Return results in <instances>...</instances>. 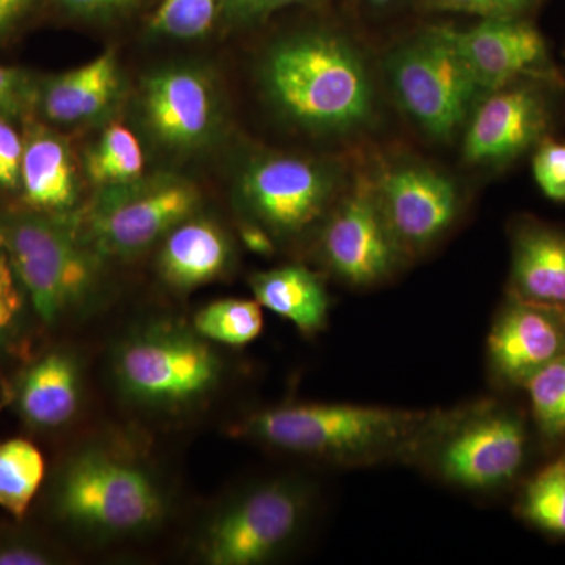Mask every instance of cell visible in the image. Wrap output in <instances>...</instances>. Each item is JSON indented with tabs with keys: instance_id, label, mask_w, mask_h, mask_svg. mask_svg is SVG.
Returning a JSON list of instances; mask_svg holds the SVG:
<instances>
[{
	"instance_id": "cell-1",
	"label": "cell",
	"mask_w": 565,
	"mask_h": 565,
	"mask_svg": "<svg viewBox=\"0 0 565 565\" xmlns=\"http://www.w3.org/2000/svg\"><path fill=\"white\" fill-rule=\"evenodd\" d=\"M256 77L267 106L311 136H348L373 117L370 70L341 33L305 29L280 36L264 51Z\"/></svg>"
},
{
	"instance_id": "cell-2",
	"label": "cell",
	"mask_w": 565,
	"mask_h": 565,
	"mask_svg": "<svg viewBox=\"0 0 565 565\" xmlns=\"http://www.w3.org/2000/svg\"><path fill=\"white\" fill-rule=\"evenodd\" d=\"M430 415L388 405L282 404L245 416L232 434L334 467L408 465Z\"/></svg>"
},
{
	"instance_id": "cell-3",
	"label": "cell",
	"mask_w": 565,
	"mask_h": 565,
	"mask_svg": "<svg viewBox=\"0 0 565 565\" xmlns=\"http://www.w3.org/2000/svg\"><path fill=\"white\" fill-rule=\"evenodd\" d=\"M525 414L498 397L434 408L407 467L457 492L486 497L519 481L530 456Z\"/></svg>"
},
{
	"instance_id": "cell-4",
	"label": "cell",
	"mask_w": 565,
	"mask_h": 565,
	"mask_svg": "<svg viewBox=\"0 0 565 565\" xmlns=\"http://www.w3.org/2000/svg\"><path fill=\"white\" fill-rule=\"evenodd\" d=\"M58 520L98 542L150 533L169 511L166 490L147 465L106 446L70 457L52 490Z\"/></svg>"
},
{
	"instance_id": "cell-5",
	"label": "cell",
	"mask_w": 565,
	"mask_h": 565,
	"mask_svg": "<svg viewBox=\"0 0 565 565\" xmlns=\"http://www.w3.org/2000/svg\"><path fill=\"white\" fill-rule=\"evenodd\" d=\"M0 244L33 311L47 326L87 307L98 291L104 262L82 237L76 212H2Z\"/></svg>"
},
{
	"instance_id": "cell-6",
	"label": "cell",
	"mask_w": 565,
	"mask_h": 565,
	"mask_svg": "<svg viewBox=\"0 0 565 565\" xmlns=\"http://www.w3.org/2000/svg\"><path fill=\"white\" fill-rule=\"evenodd\" d=\"M222 356L193 329L174 322L139 327L122 338L111 374L122 397L159 411L199 404L221 385Z\"/></svg>"
},
{
	"instance_id": "cell-7",
	"label": "cell",
	"mask_w": 565,
	"mask_h": 565,
	"mask_svg": "<svg viewBox=\"0 0 565 565\" xmlns=\"http://www.w3.org/2000/svg\"><path fill=\"white\" fill-rule=\"evenodd\" d=\"M315 494L280 476L245 487L211 515L196 542L204 564L262 565L285 555L307 530Z\"/></svg>"
},
{
	"instance_id": "cell-8",
	"label": "cell",
	"mask_w": 565,
	"mask_h": 565,
	"mask_svg": "<svg viewBox=\"0 0 565 565\" xmlns=\"http://www.w3.org/2000/svg\"><path fill=\"white\" fill-rule=\"evenodd\" d=\"M202 191L189 178L173 172L147 174L95 189L76 211L85 243L104 263L126 262L161 244L174 226L199 214Z\"/></svg>"
},
{
	"instance_id": "cell-9",
	"label": "cell",
	"mask_w": 565,
	"mask_h": 565,
	"mask_svg": "<svg viewBox=\"0 0 565 565\" xmlns=\"http://www.w3.org/2000/svg\"><path fill=\"white\" fill-rule=\"evenodd\" d=\"M343 189V173L332 162L263 152L237 173L234 199L243 221L275 241H291L315 233Z\"/></svg>"
},
{
	"instance_id": "cell-10",
	"label": "cell",
	"mask_w": 565,
	"mask_h": 565,
	"mask_svg": "<svg viewBox=\"0 0 565 565\" xmlns=\"http://www.w3.org/2000/svg\"><path fill=\"white\" fill-rule=\"evenodd\" d=\"M386 76L394 98L430 137L449 140L486 95L446 25H433L388 55Z\"/></svg>"
},
{
	"instance_id": "cell-11",
	"label": "cell",
	"mask_w": 565,
	"mask_h": 565,
	"mask_svg": "<svg viewBox=\"0 0 565 565\" xmlns=\"http://www.w3.org/2000/svg\"><path fill=\"white\" fill-rule=\"evenodd\" d=\"M132 106L141 132L173 156L210 150L228 125L221 77L200 62L167 63L148 71L140 77Z\"/></svg>"
},
{
	"instance_id": "cell-12",
	"label": "cell",
	"mask_w": 565,
	"mask_h": 565,
	"mask_svg": "<svg viewBox=\"0 0 565 565\" xmlns=\"http://www.w3.org/2000/svg\"><path fill=\"white\" fill-rule=\"evenodd\" d=\"M315 233L323 267L349 288H375L408 263L390 232L371 172L356 174Z\"/></svg>"
},
{
	"instance_id": "cell-13",
	"label": "cell",
	"mask_w": 565,
	"mask_h": 565,
	"mask_svg": "<svg viewBox=\"0 0 565 565\" xmlns=\"http://www.w3.org/2000/svg\"><path fill=\"white\" fill-rule=\"evenodd\" d=\"M563 87V79L530 77L486 93L465 122V161L504 169L533 152L552 136Z\"/></svg>"
},
{
	"instance_id": "cell-14",
	"label": "cell",
	"mask_w": 565,
	"mask_h": 565,
	"mask_svg": "<svg viewBox=\"0 0 565 565\" xmlns=\"http://www.w3.org/2000/svg\"><path fill=\"white\" fill-rule=\"evenodd\" d=\"M390 232L408 262H414L452 232L462 196L452 178L427 163H382L371 172Z\"/></svg>"
},
{
	"instance_id": "cell-15",
	"label": "cell",
	"mask_w": 565,
	"mask_h": 565,
	"mask_svg": "<svg viewBox=\"0 0 565 565\" xmlns=\"http://www.w3.org/2000/svg\"><path fill=\"white\" fill-rule=\"evenodd\" d=\"M564 353V310L505 294L487 334V373L493 385L523 390Z\"/></svg>"
},
{
	"instance_id": "cell-16",
	"label": "cell",
	"mask_w": 565,
	"mask_h": 565,
	"mask_svg": "<svg viewBox=\"0 0 565 565\" xmlns=\"http://www.w3.org/2000/svg\"><path fill=\"white\" fill-rule=\"evenodd\" d=\"M449 36L484 93L530 77L563 79L544 33L531 18H492Z\"/></svg>"
},
{
	"instance_id": "cell-17",
	"label": "cell",
	"mask_w": 565,
	"mask_h": 565,
	"mask_svg": "<svg viewBox=\"0 0 565 565\" xmlns=\"http://www.w3.org/2000/svg\"><path fill=\"white\" fill-rule=\"evenodd\" d=\"M125 96L117 52L104 51L85 65L39 79L33 109L54 128L106 125Z\"/></svg>"
},
{
	"instance_id": "cell-18",
	"label": "cell",
	"mask_w": 565,
	"mask_h": 565,
	"mask_svg": "<svg viewBox=\"0 0 565 565\" xmlns=\"http://www.w3.org/2000/svg\"><path fill=\"white\" fill-rule=\"evenodd\" d=\"M22 137L20 189L25 206L58 215L79 210V169L70 140L41 120H28Z\"/></svg>"
},
{
	"instance_id": "cell-19",
	"label": "cell",
	"mask_w": 565,
	"mask_h": 565,
	"mask_svg": "<svg viewBox=\"0 0 565 565\" xmlns=\"http://www.w3.org/2000/svg\"><path fill=\"white\" fill-rule=\"evenodd\" d=\"M508 292L565 310V230L525 215L511 228Z\"/></svg>"
},
{
	"instance_id": "cell-20",
	"label": "cell",
	"mask_w": 565,
	"mask_h": 565,
	"mask_svg": "<svg viewBox=\"0 0 565 565\" xmlns=\"http://www.w3.org/2000/svg\"><path fill=\"white\" fill-rule=\"evenodd\" d=\"M234 245L221 223L195 214L163 237L158 255L162 280L188 292L221 280L232 270Z\"/></svg>"
},
{
	"instance_id": "cell-21",
	"label": "cell",
	"mask_w": 565,
	"mask_h": 565,
	"mask_svg": "<svg viewBox=\"0 0 565 565\" xmlns=\"http://www.w3.org/2000/svg\"><path fill=\"white\" fill-rule=\"evenodd\" d=\"M81 401V367L76 356L52 351L22 375L18 411L25 423L39 429H57L76 415Z\"/></svg>"
},
{
	"instance_id": "cell-22",
	"label": "cell",
	"mask_w": 565,
	"mask_h": 565,
	"mask_svg": "<svg viewBox=\"0 0 565 565\" xmlns=\"http://www.w3.org/2000/svg\"><path fill=\"white\" fill-rule=\"evenodd\" d=\"M256 302L292 322L303 334H318L329 322L330 297L321 275L302 264H286L248 280Z\"/></svg>"
},
{
	"instance_id": "cell-23",
	"label": "cell",
	"mask_w": 565,
	"mask_h": 565,
	"mask_svg": "<svg viewBox=\"0 0 565 565\" xmlns=\"http://www.w3.org/2000/svg\"><path fill=\"white\" fill-rule=\"evenodd\" d=\"M145 166L143 147L137 134L125 122L110 120L85 151L82 167L93 188L102 189L139 180Z\"/></svg>"
},
{
	"instance_id": "cell-24",
	"label": "cell",
	"mask_w": 565,
	"mask_h": 565,
	"mask_svg": "<svg viewBox=\"0 0 565 565\" xmlns=\"http://www.w3.org/2000/svg\"><path fill=\"white\" fill-rule=\"evenodd\" d=\"M515 512L535 530L565 537V452L527 479Z\"/></svg>"
},
{
	"instance_id": "cell-25",
	"label": "cell",
	"mask_w": 565,
	"mask_h": 565,
	"mask_svg": "<svg viewBox=\"0 0 565 565\" xmlns=\"http://www.w3.org/2000/svg\"><path fill=\"white\" fill-rule=\"evenodd\" d=\"M44 473L43 456L31 441L14 438L0 445V508L22 519L39 492Z\"/></svg>"
},
{
	"instance_id": "cell-26",
	"label": "cell",
	"mask_w": 565,
	"mask_h": 565,
	"mask_svg": "<svg viewBox=\"0 0 565 565\" xmlns=\"http://www.w3.org/2000/svg\"><path fill=\"white\" fill-rule=\"evenodd\" d=\"M262 308L256 300H215L196 311L192 329L211 343L243 348L263 333Z\"/></svg>"
},
{
	"instance_id": "cell-27",
	"label": "cell",
	"mask_w": 565,
	"mask_h": 565,
	"mask_svg": "<svg viewBox=\"0 0 565 565\" xmlns=\"http://www.w3.org/2000/svg\"><path fill=\"white\" fill-rule=\"evenodd\" d=\"M531 419L546 446L565 445V353L525 385Z\"/></svg>"
},
{
	"instance_id": "cell-28",
	"label": "cell",
	"mask_w": 565,
	"mask_h": 565,
	"mask_svg": "<svg viewBox=\"0 0 565 565\" xmlns=\"http://www.w3.org/2000/svg\"><path fill=\"white\" fill-rule=\"evenodd\" d=\"M225 0H162L148 22V32L159 39L193 41L221 25Z\"/></svg>"
},
{
	"instance_id": "cell-29",
	"label": "cell",
	"mask_w": 565,
	"mask_h": 565,
	"mask_svg": "<svg viewBox=\"0 0 565 565\" xmlns=\"http://www.w3.org/2000/svg\"><path fill=\"white\" fill-rule=\"evenodd\" d=\"M28 302L9 255L0 244V345H9L20 337Z\"/></svg>"
},
{
	"instance_id": "cell-30",
	"label": "cell",
	"mask_w": 565,
	"mask_h": 565,
	"mask_svg": "<svg viewBox=\"0 0 565 565\" xmlns=\"http://www.w3.org/2000/svg\"><path fill=\"white\" fill-rule=\"evenodd\" d=\"M426 9L492 18H531L544 0H422Z\"/></svg>"
},
{
	"instance_id": "cell-31",
	"label": "cell",
	"mask_w": 565,
	"mask_h": 565,
	"mask_svg": "<svg viewBox=\"0 0 565 565\" xmlns=\"http://www.w3.org/2000/svg\"><path fill=\"white\" fill-rule=\"evenodd\" d=\"M533 174L546 199L565 203V141L546 137L533 151Z\"/></svg>"
},
{
	"instance_id": "cell-32",
	"label": "cell",
	"mask_w": 565,
	"mask_h": 565,
	"mask_svg": "<svg viewBox=\"0 0 565 565\" xmlns=\"http://www.w3.org/2000/svg\"><path fill=\"white\" fill-rule=\"evenodd\" d=\"M55 10L71 20L114 22L125 20L143 9L150 0H47Z\"/></svg>"
},
{
	"instance_id": "cell-33",
	"label": "cell",
	"mask_w": 565,
	"mask_h": 565,
	"mask_svg": "<svg viewBox=\"0 0 565 565\" xmlns=\"http://www.w3.org/2000/svg\"><path fill=\"white\" fill-rule=\"evenodd\" d=\"M39 79L29 71L0 66V117L13 118L33 109Z\"/></svg>"
},
{
	"instance_id": "cell-34",
	"label": "cell",
	"mask_w": 565,
	"mask_h": 565,
	"mask_svg": "<svg viewBox=\"0 0 565 565\" xmlns=\"http://www.w3.org/2000/svg\"><path fill=\"white\" fill-rule=\"evenodd\" d=\"M310 0H225L221 25L230 29L252 28L269 20L277 11Z\"/></svg>"
},
{
	"instance_id": "cell-35",
	"label": "cell",
	"mask_w": 565,
	"mask_h": 565,
	"mask_svg": "<svg viewBox=\"0 0 565 565\" xmlns=\"http://www.w3.org/2000/svg\"><path fill=\"white\" fill-rule=\"evenodd\" d=\"M24 137L10 118L0 117V189H20Z\"/></svg>"
},
{
	"instance_id": "cell-36",
	"label": "cell",
	"mask_w": 565,
	"mask_h": 565,
	"mask_svg": "<svg viewBox=\"0 0 565 565\" xmlns=\"http://www.w3.org/2000/svg\"><path fill=\"white\" fill-rule=\"evenodd\" d=\"M55 563L50 546L21 534L0 535V565H46Z\"/></svg>"
},
{
	"instance_id": "cell-37",
	"label": "cell",
	"mask_w": 565,
	"mask_h": 565,
	"mask_svg": "<svg viewBox=\"0 0 565 565\" xmlns=\"http://www.w3.org/2000/svg\"><path fill=\"white\" fill-rule=\"evenodd\" d=\"M44 0H0V41L9 39Z\"/></svg>"
},
{
	"instance_id": "cell-38",
	"label": "cell",
	"mask_w": 565,
	"mask_h": 565,
	"mask_svg": "<svg viewBox=\"0 0 565 565\" xmlns=\"http://www.w3.org/2000/svg\"><path fill=\"white\" fill-rule=\"evenodd\" d=\"M241 239L248 250L258 255H273L275 252V239L266 230L256 223L243 221L239 226Z\"/></svg>"
},
{
	"instance_id": "cell-39",
	"label": "cell",
	"mask_w": 565,
	"mask_h": 565,
	"mask_svg": "<svg viewBox=\"0 0 565 565\" xmlns=\"http://www.w3.org/2000/svg\"><path fill=\"white\" fill-rule=\"evenodd\" d=\"M370 6L377 7V9H385V7L393 6L397 0H366Z\"/></svg>"
},
{
	"instance_id": "cell-40",
	"label": "cell",
	"mask_w": 565,
	"mask_h": 565,
	"mask_svg": "<svg viewBox=\"0 0 565 565\" xmlns=\"http://www.w3.org/2000/svg\"><path fill=\"white\" fill-rule=\"evenodd\" d=\"M564 313H565V310H564Z\"/></svg>"
}]
</instances>
